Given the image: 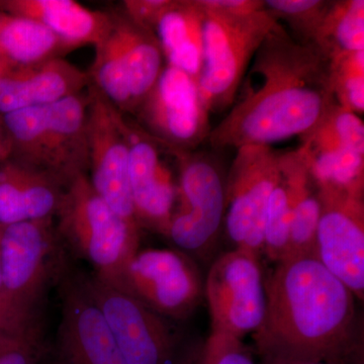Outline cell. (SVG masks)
<instances>
[{"instance_id": "cell-1", "label": "cell", "mask_w": 364, "mask_h": 364, "mask_svg": "<svg viewBox=\"0 0 364 364\" xmlns=\"http://www.w3.org/2000/svg\"><path fill=\"white\" fill-rule=\"evenodd\" d=\"M336 105L331 60L277 21L254 55L226 117L207 142L215 150L308 138Z\"/></svg>"}, {"instance_id": "cell-2", "label": "cell", "mask_w": 364, "mask_h": 364, "mask_svg": "<svg viewBox=\"0 0 364 364\" xmlns=\"http://www.w3.org/2000/svg\"><path fill=\"white\" fill-rule=\"evenodd\" d=\"M265 291L264 320L252 334L263 364H363L356 298L317 258L279 261Z\"/></svg>"}, {"instance_id": "cell-3", "label": "cell", "mask_w": 364, "mask_h": 364, "mask_svg": "<svg viewBox=\"0 0 364 364\" xmlns=\"http://www.w3.org/2000/svg\"><path fill=\"white\" fill-rule=\"evenodd\" d=\"M68 265L55 218L2 228L0 332L43 331L48 294Z\"/></svg>"}, {"instance_id": "cell-4", "label": "cell", "mask_w": 364, "mask_h": 364, "mask_svg": "<svg viewBox=\"0 0 364 364\" xmlns=\"http://www.w3.org/2000/svg\"><path fill=\"white\" fill-rule=\"evenodd\" d=\"M87 90L44 107L4 114L9 159L47 172L63 183L88 174Z\"/></svg>"}, {"instance_id": "cell-5", "label": "cell", "mask_w": 364, "mask_h": 364, "mask_svg": "<svg viewBox=\"0 0 364 364\" xmlns=\"http://www.w3.org/2000/svg\"><path fill=\"white\" fill-rule=\"evenodd\" d=\"M55 225L66 251L87 261L95 275L114 287L140 249V228L105 202L91 186L88 174L67 184Z\"/></svg>"}, {"instance_id": "cell-6", "label": "cell", "mask_w": 364, "mask_h": 364, "mask_svg": "<svg viewBox=\"0 0 364 364\" xmlns=\"http://www.w3.org/2000/svg\"><path fill=\"white\" fill-rule=\"evenodd\" d=\"M203 9V64L198 79L203 104L210 112L224 111L235 97L254 55L277 23L267 9L247 14Z\"/></svg>"}, {"instance_id": "cell-7", "label": "cell", "mask_w": 364, "mask_h": 364, "mask_svg": "<svg viewBox=\"0 0 364 364\" xmlns=\"http://www.w3.org/2000/svg\"><path fill=\"white\" fill-rule=\"evenodd\" d=\"M178 196L166 238L196 261L214 252L224 230L226 177L205 153L172 149Z\"/></svg>"}, {"instance_id": "cell-8", "label": "cell", "mask_w": 364, "mask_h": 364, "mask_svg": "<svg viewBox=\"0 0 364 364\" xmlns=\"http://www.w3.org/2000/svg\"><path fill=\"white\" fill-rule=\"evenodd\" d=\"M79 274L128 364L178 363L182 351L168 318L95 273Z\"/></svg>"}, {"instance_id": "cell-9", "label": "cell", "mask_w": 364, "mask_h": 364, "mask_svg": "<svg viewBox=\"0 0 364 364\" xmlns=\"http://www.w3.org/2000/svg\"><path fill=\"white\" fill-rule=\"evenodd\" d=\"M117 289L168 320H186L205 298L198 262L178 249H139Z\"/></svg>"}, {"instance_id": "cell-10", "label": "cell", "mask_w": 364, "mask_h": 364, "mask_svg": "<svg viewBox=\"0 0 364 364\" xmlns=\"http://www.w3.org/2000/svg\"><path fill=\"white\" fill-rule=\"evenodd\" d=\"M280 156L270 146H244L236 150L226 177L224 230L234 248L261 258L265 213L279 176Z\"/></svg>"}, {"instance_id": "cell-11", "label": "cell", "mask_w": 364, "mask_h": 364, "mask_svg": "<svg viewBox=\"0 0 364 364\" xmlns=\"http://www.w3.org/2000/svg\"><path fill=\"white\" fill-rule=\"evenodd\" d=\"M212 331L241 339L259 329L267 312L260 257L233 248L215 258L205 280Z\"/></svg>"}, {"instance_id": "cell-12", "label": "cell", "mask_w": 364, "mask_h": 364, "mask_svg": "<svg viewBox=\"0 0 364 364\" xmlns=\"http://www.w3.org/2000/svg\"><path fill=\"white\" fill-rule=\"evenodd\" d=\"M131 117L171 149L196 150L212 131L198 80L169 64Z\"/></svg>"}, {"instance_id": "cell-13", "label": "cell", "mask_w": 364, "mask_h": 364, "mask_svg": "<svg viewBox=\"0 0 364 364\" xmlns=\"http://www.w3.org/2000/svg\"><path fill=\"white\" fill-rule=\"evenodd\" d=\"M87 93L88 178L117 215L138 226L129 178L130 150L122 112L92 85L88 86Z\"/></svg>"}, {"instance_id": "cell-14", "label": "cell", "mask_w": 364, "mask_h": 364, "mask_svg": "<svg viewBox=\"0 0 364 364\" xmlns=\"http://www.w3.org/2000/svg\"><path fill=\"white\" fill-rule=\"evenodd\" d=\"M122 124L130 150V189L136 224L166 237L178 196L177 176L170 167L171 148L144 131L129 114Z\"/></svg>"}, {"instance_id": "cell-15", "label": "cell", "mask_w": 364, "mask_h": 364, "mask_svg": "<svg viewBox=\"0 0 364 364\" xmlns=\"http://www.w3.org/2000/svg\"><path fill=\"white\" fill-rule=\"evenodd\" d=\"M57 289L61 303L57 358L63 364H128L78 270L69 264Z\"/></svg>"}, {"instance_id": "cell-16", "label": "cell", "mask_w": 364, "mask_h": 364, "mask_svg": "<svg viewBox=\"0 0 364 364\" xmlns=\"http://www.w3.org/2000/svg\"><path fill=\"white\" fill-rule=\"evenodd\" d=\"M320 196L316 258L363 301V198L322 188Z\"/></svg>"}, {"instance_id": "cell-17", "label": "cell", "mask_w": 364, "mask_h": 364, "mask_svg": "<svg viewBox=\"0 0 364 364\" xmlns=\"http://www.w3.org/2000/svg\"><path fill=\"white\" fill-rule=\"evenodd\" d=\"M90 85L87 72L64 58L7 68L0 74V114L52 105Z\"/></svg>"}, {"instance_id": "cell-18", "label": "cell", "mask_w": 364, "mask_h": 364, "mask_svg": "<svg viewBox=\"0 0 364 364\" xmlns=\"http://www.w3.org/2000/svg\"><path fill=\"white\" fill-rule=\"evenodd\" d=\"M66 186L13 159L0 162V227L55 218Z\"/></svg>"}, {"instance_id": "cell-19", "label": "cell", "mask_w": 364, "mask_h": 364, "mask_svg": "<svg viewBox=\"0 0 364 364\" xmlns=\"http://www.w3.org/2000/svg\"><path fill=\"white\" fill-rule=\"evenodd\" d=\"M0 11L39 21L70 52L100 44L112 21L111 11H93L74 0H0Z\"/></svg>"}, {"instance_id": "cell-20", "label": "cell", "mask_w": 364, "mask_h": 364, "mask_svg": "<svg viewBox=\"0 0 364 364\" xmlns=\"http://www.w3.org/2000/svg\"><path fill=\"white\" fill-rule=\"evenodd\" d=\"M153 33L166 64L198 80L203 64V9L198 0H169Z\"/></svg>"}, {"instance_id": "cell-21", "label": "cell", "mask_w": 364, "mask_h": 364, "mask_svg": "<svg viewBox=\"0 0 364 364\" xmlns=\"http://www.w3.org/2000/svg\"><path fill=\"white\" fill-rule=\"evenodd\" d=\"M282 160L293 188V208L286 259L316 257V237L322 210L320 188L301 148L282 153Z\"/></svg>"}, {"instance_id": "cell-22", "label": "cell", "mask_w": 364, "mask_h": 364, "mask_svg": "<svg viewBox=\"0 0 364 364\" xmlns=\"http://www.w3.org/2000/svg\"><path fill=\"white\" fill-rule=\"evenodd\" d=\"M112 13L121 36L122 56L134 112L156 83L166 61L154 33L134 23L122 7Z\"/></svg>"}, {"instance_id": "cell-23", "label": "cell", "mask_w": 364, "mask_h": 364, "mask_svg": "<svg viewBox=\"0 0 364 364\" xmlns=\"http://www.w3.org/2000/svg\"><path fill=\"white\" fill-rule=\"evenodd\" d=\"M68 53L62 41L39 21L0 11V63L6 69L63 58Z\"/></svg>"}, {"instance_id": "cell-24", "label": "cell", "mask_w": 364, "mask_h": 364, "mask_svg": "<svg viewBox=\"0 0 364 364\" xmlns=\"http://www.w3.org/2000/svg\"><path fill=\"white\" fill-rule=\"evenodd\" d=\"M316 45L330 60L364 51L363 0H337L328 11Z\"/></svg>"}, {"instance_id": "cell-25", "label": "cell", "mask_w": 364, "mask_h": 364, "mask_svg": "<svg viewBox=\"0 0 364 364\" xmlns=\"http://www.w3.org/2000/svg\"><path fill=\"white\" fill-rule=\"evenodd\" d=\"M293 208V188L280 156L279 176L268 200L264 221L263 255L277 263L286 259Z\"/></svg>"}, {"instance_id": "cell-26", "label": "cell", "mask_w": 364, "mask_h": 364, "mask_svg": "<svg viewBox=\"0 0 364 364\" xmlns=\"http://www.w3.org/2000/svg\"><path fill=\"white\" fill-rule=\"evenodd\" d=\"M332 2L327 0H264V6L294 40L303 44H316Z\"/></svg>"}, {"instance_id": "cell-27", "label": "cell", "mask_w": 364, "mask_h": 364, "mask_svg": "<svg viewBox=\"0 0 364 364\" xmlns=\"http://www.w3.org/2000/svg\"><path fill=\"white\" fill-rule=\"evenodd\" d=\"M333 92L336 104L354 114L364 112V51L331 60Z\"/></svg>"}, {"instance_id": "cell-28", "label": "cell", "mask_w": 364, "mask_h": 364, "mask_svg": "<svg viewBox=\"0 0 364 364\" xmlns=\"http://www.w3.org/2000/svg\"><path fill=\"white\" fill-rule=\"evenodd\" d=\"M177 364H256L241 339L212 331L205 341L184 351Z\"/></svg>"}, {"instance_id": "cell-29", "label": "cell", "mask_w": 364, "mask_h": 364, "mask_svg": "<svg viewBox=\"0 0 364 364\" xmlns=\"http://www.w3.org/2000/svg\"><path fill=\"white\" fill-rule=\"evenodd\" d=\"M45 353L43 331L0 332V364H40Z\"/></svg>"}, {"instance_id": "cell-30", "label": "cell", "mask_w": 364, "mask_h": 364, "mask_svg": "<svg viewBox=\"0 0 364 364\" xmlns=\"http://www.w3.org/2000/svg\"><path fill=\"white\" fill-rule=\"evenodd\" d=\"M169 0H124L122 9L136 25L153 33Z\"/></svg>"}, {"instance_id": "cell-31", "label": "cell", "mask_w": 364, "mask_h": 364, "mask_svg": "<svg viewBox=\"0 0 364 364\" xmlns=\"http://www.w3.org/2000/svg\"><path fill=\"white\" fill-rule=\"evenodd\" d=\"M203 6L230 14H247L265 9L264 0H200Z\"/></svg>"}, {"instance_id": "cell-32", "label": "cell", "mask_w": 364, "mask_h": 364, "mask_svg": "<svg viewBox=\"0 0 364 364\" xmlns=\"http://www.w3.org/2000/svg\"><path fill=\"white\" fill-rule=\"evenodd\" d=\"M11 156V145L4 124L2 114H0V162L9 160Z\"/></svg>"}, {"instance_id": "cell-33", "label": "cell", "mask_w": 364, "mask_h": 364, "mask_svg": "<svg viewBox=\"0 0 364 364\" xmlns=\"http://www.w3.org/2000/svg\"><path fill=\"white\" fill-rule=\"evenodd\" d=\"M40 364H63L61 360L58 358H57L56 354H53L51 358H46V353L44 356H43L42 360H41Z\"/></svg>"}, {"instance_id": "cell-34", "label": "cell", "mask_w": 364, "mask_h": 364, "mask_svg": "<svg viewBox=\"0 0 364 364\" xmlns=\"http://www.w3.org/2000/svg\"><path fill=\"white\" fill-rule=\"evenodd\" d=\"M1 230L2 228L0 227V260H1Z\"/></svg>"}, {"instance_id": "cell-35", "label": "cell", "mask_w": 364, "mask_h": 364, "mask_svg": "<svg viewBox=\"0 0 364 364\" xmlns=\"http://www.w3.org/2000/svg\"><path fill=\"white\" fill-rule=\"evenodd\" d=\"M4 70H6V67H4V65H2L1 63H0V74H1L2 72H4Z\"/></svg>"}, {"instance_id": "cell-36", "label": "cell", "mask_w": 364, "mask_h": 364, "mask_svg": "<svg viewBox=\"0 0 364 364\" xmlns=\"http://www.w3.org/2000/svg\"><path fill=\"white\" fill-rule=\"evenodd\" d=\"M315 364H324V363H315Z\"/></svg>"}]
</instances>
